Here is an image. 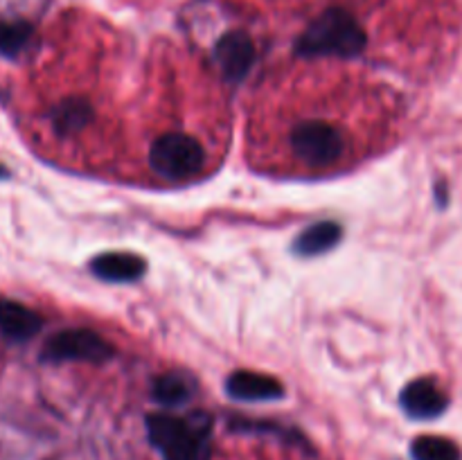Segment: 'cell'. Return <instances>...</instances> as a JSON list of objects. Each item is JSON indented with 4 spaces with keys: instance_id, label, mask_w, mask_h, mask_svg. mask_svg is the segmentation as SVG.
Returning <instances> with one entry per match:
<instances>
[{
    "instance_id": "6da1fadb",
    "label": "cell",
    "mask_w": 462,
    "mask_h": 460,
    "mask_svg": "<svg viewBox=\"0 0 462 460\" xmlns=\"http://www.w3.org/2000/svg\"><path fill=\"white\" fill-rule=\"evenodd\" d=\"M365 43H368V36L361 23L346 9L329 7L298 36L293 50L302 59H352L364 52Z\"/></svg>"
},
{
    "instance_id": "7a4b0ae2",
    "label": "cell",
    "mask_w": 462,
    "mask_h": 460,
    "mask_svg": "<svg viewBox=\"0 0 462 460\" xmlns=\"http://www.w3.org/2000/svg\"><path fill=\"white\" fill-rule=\"evenodd\" d=\"M212 422L206 413L179 418L153 413L147 418L149 442L162 460H210Z\"/></svg>"
},
{
    "instance_id": "3957f363",
    "label": "cell",
    "mask_w": 462,
    "mask_h": 460,
    "mask_svg": "<svg viewBox=\"0 0 462 460\" xmlns=\"http://www.w3.org/2000/svg\"><path fill=\"white\" fill-rule=\"evenodd\" d=\"M206 162V152L201 143L188 133H162L153 140L149 149V165L158 176L167 180H183L199 174Z\"/></svg>"
},
{
    "instance_id": "277c9868",
    "label": "cell",
    "mask_w": 462,
    "mask_h": 460,
    "mask_svg": "<svg viewBox=\"0 0 462 460\" xmlns=\"http://www.w3.org/2000/svg\"><path fill=\"white\" fill-rule=\"evenodd\" d=\"M116 356V347L99 336L97 332L86 327L63 329L48 338L41 350V361L48 363H93L102 365Z\"/></svg>"
},
{
    "instance_id": "5b68a950",
    "label": "cell",
    "mask_w": 462,
    "mask_h": 460,
    "mask_svg": "<svg viewBox=\"0 0 462 460\" xmlns=\"http://www.w3.org/2000/svg\"><path fill=\"white\" fill-rule=\"evenodd\" d=\"M289 144L298 161L310 167L334 165L346 149L341 131L323 120H305L293 126Z\"/></svg>"
},
{
    "instance_id": "8992f818",
    "label": "cell",
    "mask_w": 462,
    "mask_h": 460,
    "mask_svg": "<svg viewBox=\"0 0 462 460\" xmlns=\"http://www.w3.org/2000/svg\"><path fill=\"white\" fill-rule=\"evenodd\" d=\"M215 63L226 81H242L255 63V43L244 30L226 32L215 45Z\"/></svg>"
},
{
    "instance_id": "52a82bcc",
    "label": "cell",
    "mask_w": 462,
    "mask_h": 460,
    "mask_svg": "<svg viewBox=\"0 0 462 460\" xmlns=\"http://www.w3.org/2000/svg\"><path fill=\"white\" fill-rule=\"evenodd\" d=\"M400 404L404 413L413 419H436L449 406V397L433 379H415L406 383L400 395Z\"/></svg>"
},
{
    "instance_id": "ba28073f",
    "label": "cell",
    "mask_w": 462,
    "mask_h": 460,
    "mask_svg": "<svg viewBox=\"0 0 462 460\" xmlns=\"http://www.w3.org/2000/svg\"><path fill=\"white\" fill-rule=\"evenodd\" d=\"M226 395L237 401H273L282 400L284 386L271 374L237 370L226 379Z\"/></svg>"
},
{
    "instance_id": "9c48e42d",
    "label": "cell",
    "mask_w": 462,
    "mask_h": 460,
    "mask_svg": "<svg viewBox=\"0 0 462 460\" xmlns=\"http://www.w3.org/2000/svg\"><path fill=\"white\" fill-rule=\"evenodd\" d=\"M90 271L104 282H135L147 271V262L134 253H102L90 262Z\"/></svg>"
},
{
    "instance_id": "30bf717a",
    "label": "cell",
    "mask_w": 462,
    "mask_h": 460,
    "mask_svg": "<svg viewBox=\"0 0 462 460\" xmlns=\"http://www.w3.org/2000/svg\"><path fill=\"white\" fill-rule=\"evenodd\" d=\"M43 327V318L21 302H0V334L9 341H27Z\"/></svg>"
},
{
    "instance_id": "8fae6325",
    "label": "cell",
    "mask_w": 462,
    "mask_h": 460,
    "mask_svg": "<svg viewBox=\"0 0 462 460\" xmlns=\"http://www.w3.org/2000/svg\"><path fill=\"white\" fill-rule=\"evenodd\" d=\"M93 106H90L88 99L84 97H68L61 99L57 106L50 113V122H52V129L57 135H75L79 131L86 129L88 122H93Z\"/></svg>"
},
{
    "instance_id": "7c38bea8",
    "label": "cell",
    "mask_w": 462,
    "mask_h": 460,
    "mask_svg": "<svg viewBox=\"0 0 462 460\" xmlns=\"http://www.w3.org/2000/svg\"><path fill=\"white\" fill-rule=\"evenodd\" d=\"M343 237V228L337 221H319V224L310 225L302 230L296 239H293V253L300 257H316L323 253L332 251Z\"/></svg>"
},
{
    "instance_id": "4fadbf2b",
    "label": "cell",
    "mask_w": 462,
    "mask_h": 460,
    "mask_svg": "<svg viewBox=\"0 0 462 460\" xmlns=\"http://www.w3.org/2000/svg\"><path fill=\"white\" fill-rule=\"evenodd\" d=\"M152 397L161 406H167V409H174V406L185 404V401L192 397V383L185 377L176 373L161 374V377L153 379L152 383Z\"/></svg>"
},
{
    "instance_id": "5bb4252c",
    "label": "cell",
    "mask_w": 462,
    "mask_h": 460,
    "mask_svg": "<svg viewBox=\"0 0 462 460\" xmlns=\"http://www.w3.org/2000/svg\"><path fill=\"white\" fill-rule=\"evenodd\" d=\"M413 460H462L460 446L442 436H420L411 445Z\"/></svg>"
},
{
    "instance_id": "9a60e30c",
    "label": "cell",
    "mask_w": 462,
    "mask_h": 460,
    "mask_svg": "<svg viewBox=\"0 0 462 460\" xmlns=\"http://www.w3.org/2000/svg\"><path fill=\"white\" fill-rule=\"evenodd\" d=\"M34 36V27L27 21H0V54L16 57Z\"/></svg>"
},
{
    "instance_id": "2e32d148",
    "label": "cell",
    "mask_w": 462,
    "mask_h": 460,
    "mask_svg": "<svg viewBox=\"0 0 462 460\" xmlns=\"http://www.w3.org/2000/svg\"><path fill=\"white\" fill-rule=\"evenodd\" d=\"M436 198H440V203L445 206V201H447V185L445 183L436 185Z\"/></svg>"
},
{
    "instance_id": "e0dca14e",
    "label": "cell",
    "mask_w": 462,
    "mask_h": 460,
    "mask_svg": "<svg viewBox=\"0 0 462 460\" xmlns=\"http://www.w3.org/2000/svg\"><path fill=\"white\" fill-rule=\"evenodd\" d=\"M0 179H7V170L3 165H0Z\"/></svg>"
}]
</instances>
